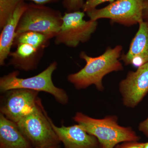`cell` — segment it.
Instances as JSON below:
<instances>
[{
	"label": "cell",
	"instance_id": "6da1fadb",
	"mask_svg": "<svg viewBox=\"0 0 148 148\" xmlns=\"http://www.w3.org/2000/svg\"><path fill=\"white\" fill-rule=\"evenodd\" d=\"M122 49L121 45L108 47L103 54L94 57L82 51L80 53V58L85 61V66L78 72L68 75L67 80L78 90L94 85L98 90L103 91V77L112 72L123 70L119 59Z\"/></svg>",
	"mask_w": 148,
	"mask_h": 148
},
{
	"label": "cell",
	"instance_id": "7a4b0ae2",
	"mask_svg": "<svg viewBox=\"0 0 148 148\" xmlns=\"http://www.w3.org/2000/svg\"><path fill=\"white\" fill-rule=\"evenodd\" d=\"M73 119L85 131L98 139L100 148H114L121 143L140 140V137L131 127H123L119 124L116 116H108L97 119L77 112Z\"/></svg>",
	"mask_w": 148,
	"mask_h": 148
},
{
	"label": "cell",
	"instance_id": "3957f363",
	"mask_svg": "<svg viewBox=\"0 0 148 148\" xmlns=\"http://www.w3.org/2000/svg\"><path fill=\"white\" fill-rule=\"evenodd\" d=\"M57 66V62L53 61L39 74L27 78L18 77V71L3 76L0 78V91L2 93L16 88L43 91L52 95L60 104L66 105L69 101L68 94L63 88L56 86L52 81V75Z\"/></svg>",
	"mask_w": 148,
	"mask_h": 148
},
{
	"label": "cell",
	"instance_id": "277c9868",
	"mask_svg": "<svg viewBox=\"0 0 148 148\" xmlns=\"http://www.w3.org/2000/svg\"><path fill=\"white\" fill-rule=\"evenodd\" d=\"M63 16L60 11L45 5L28 4L20 17L15 36L23 32H34L55 38L61 29Z\"/></svg>",
	"mask_w": 148,
	"mask_h": 148
},
{
	"label": "cell",
	"instance_id": "5b68a950",
	"mask_svg": "<svg viewBox=\"0 0 148 148\" xmlns=\"http://www.w3.org/2000/svg\"><path fill=\"white\" fill-rule=\"evenodd\" d=\"M41 102L31 113L16 123L18 129L33 148L59 145L60 141L51 126Z\"/></svg>",
	"mask_w": 148,
	"mask_h": 148
},
{
	"label": "cell",
	"instance_id": "8992f818",
	"mask_svg": "<svg viewBox=\"0 0 148 148\" xmlns=\"http://www.w3.org/2000/svg\"><path fill=\"white\" fill-rule=\"evenodd\" d=\"M84 16L85 12L80 10L65 12L61 29L54 38L55 45L75 48L88 41L96 31L98 22L91 19L86 21Z\"/></svg>",
	"mask_w": 148,
	"mask_h": 148
},
{
	"label": "cell",
	"instance_id": "52a82bcc",
	"mask_svg": "<svg viewBox=\"0 0 148 148\" xmlns=\"http://www.w3.org/2000/svg\"><path fill=\"white\" fill-rule=\"evenodd\" d=\"M144 1L117 0L103 8H95L86 13L91 20L108 18L111 23L130 27L144 21Z\"/></svg>",
	"mask_w": 148,
	"mask_h": 148
},
{
	"label": "cell",
	"instance_id": "ba28073f",
	"mask_svg": "<svg viewBox=\"0 0 148 148\" xmlns=\"http://www.w3.org/2000/svg\"><path fill=\"white\" fill-rule=\"evenodd\" d=\"M39 92L23 88L8 90L1 96L0 113L15 123L34 110L40 103Z\"/></svg>",
	"mask_w": 148,
	"mask_h": 148
},
{
	"label": "cell",
	"instance_id": "9c48e42d",
	"mask_svg": "<svg viewBox=\"0 0 148 148\" xmlns=\"http://www.w3.org/2000/svg\"><path fill=\"white\" fill-rule=\"evenodd\" d=\"M119 90L125 106L133 108L138 106L148 92V62L128 72L120 82Z\"/></svg>",
	"mask_w": 148,
	"mask_h": 148
},
{
	"label": "cell",
	"instance_id": "30bf717a",
	"mask_svg": "<svg viewBox=\"0 0 148 148\" xmlns=\"http://www.w3.org/2000/svg\"><path fill=\"white\" fill-rule=\"evenodd\" d=\"M51 126L64 148H100L99 141L78 124L70 126H56L50 119Z\"/></svg>",
	"mask_w": 148,
	"mask_h": 148
},
{
	"label": "cell",
	"instance_id": "8fae6325",
	"mask_svg": "<svg viewBox=\"0 0 148 148\" xmlns=\"http://www.w3.org/2000/svg\"><path fill=\"white\" fill-rule=\"evenodd\" d=\"M139 24V29L128 51L121 54L120 58L125 66L137 68L148 62V21H143Z\"/></svg>",
	"mask_w": 148,
	"mask_h": 148
},
{
	"label": "cell",
	"instance_id": "7c38bea8",
	"mask_svg": "<svg viewBox=\"0 0 148 148\" xmlns=\"http://www.w3.org/2000/svg\"><path fill=\"white\" fill-rule=\"evenodd\" d=\"M16 47V50L10 53V58L8 65L25 71L36 70L46 48H37L27 44H20Z\"/></svg>",
	"mask_w": 148,
	"mask_h": 148
},
{
	"label": "cell",
	"instance_id": "4fadbf2b",
	"mask_svg": "<svg viewBox=\"0 0 148 148\" xmlns=\"http://www.w3.org/2000/svg\"><path fill=\"white\" fill-rule=\"evenodd\" d=\"M27 5L24 1H22L1 29L0 35L1 66H5L6 60L9 56L11 49L13 45L18 22L21 15L27 8Z\"/></svg>",
	"mask_w": 148,
	"mask_h": 148
},
{
	"label": "cell",
	"instance_id": "5bb4252c",
	"mask_svg": "<svg viewBox=\"0 0 148 148\" xmlns=\"http://www.w3.org/2000/svg\"><path fill=\"white\" fill-rule=\"evenodd\" d=\"M17 124L0 113V148H33Z\"/></svg>",
	"mask_w": 148,
	"mask_h": 148
},
{
	"label": "cell",
	"instance_id": "9a60e30c",
	"mask_svg": "<svg viewBox=\"0 0 148 148\" xmlns=\"http://www.w3.org/2000/svg\"><path fill=\"white\" fill-rule=\"evenodd\" d=\"M52 38L50 36L38 32H23L15 36L13 46L16 47L20 44H27L37 48H46L48 46L49 40Z\"/></svg>",
	"mask_w": 148,
	"mask_h": 148
},
{
	"label": "cell",
	"instance_id": "2e32d148",
	"mask_svg": "<svg viewBox=\"0 0 148 148\" xmlns=\"http://www.w3.org/2000/svg\"><path fill=\"white\" fill-rule=\"evenodd\" d=\"M24 0H0V29L1 30L17 7Z\"/></svg>",
	"mask_w": 148,
	"mask_h": 148
},
{
	"label": "cell",
	"instance_id": "e0dca14e",
	"mask_svg": "<svg viewBox=\"0 0 148 148\" xmlns=\"http://www.w3.org/2000/svg\"><path fill=\"white\" fill-rule=\"evenodd\" d=\"M63 7L67 12L80 10L84 4V0H62Z\"/></svg>",
	"mask_w": 148,
	"mask_h": 148
},
{
	"label": "cell",
	"instance_id": "ac0fdd59",
	"mask_svg": "<svg viewBox=\"0 0 148 148\" xmlns=\"http://www.w3.org/2000/svg\"><path fill=\"white\" fill-rule=\"evenodd\" d=\"M117 0H86L83 7V11L86 12L88 11L96 8V7L103 3L109 2L112 3Z\"/></svg>",
	"mask_w": 148,
	"mask_h": 148
},
{
	"label": "cell",
	"instance_id": "d6986e66",
	"mask_svg": "<svg viewBox=\"0 0 148 148\" xmlns=\"http://www.w3.org/2000/svg\"><path fill=\"white\" fill-rule=\"evenodd\" d=\"M145 143H139L138 141L125 142L118 144L114 148H144Z\"/></svg>",
	"mask_w": 148,
	"mask_h": 148
},
{
	"label": "cell",
	"instance_id": "ffe728a7",
	"mask_svg": "<svg viewBox=\"0 0 148 148\" xmlns=\"http://www.w3.org/2000/svg\"><path fill=\"white\" fill-rule=\"evenodd\" d=\"M138 129L139 131L148 138V117L145 120L140 123L138 126Z\"/></svg>",
	"mask_w": 148,
	"mask_h": 148
},
{
	"label": "cell",
	"instance_id": "44dd1931",
	"mask_svg": "<svg viewBox=\"0 0 148 148\" xmlns=\"http://www.w3.org/2000/svg\"><path fill=\"white\" fill-rule=\"evenodd\" d=\"M24 1H31L36 4L45 5L47 4L53 3L58 2L61 0H24Z\"/></svg>",
	"mask_w": 148,
	"mask_h": 148
},
{
	"label": "cell",
	"instance_id": "7402d4cb",
	"mask_svg": "<svg viewBox=\"0 0 148 148\" xmlns=\"http://www.w3.org/2000/svg\"><path fill=\"white\" fill-rule=\"evenodd\" d=\"M143 18L144 21H148V0H144V1Z\"/></svg>",
	"mask_w": 148,
	"mask_h": 148
},
{
	"label": "cell",
	"instance_id": "603a6c76",
	"mask_svg": "<svg viewBox=\"0 0 148 148\" xmlns=\"http://www.w3.org/2000/svg\"><path fill=\"white\" fill-rule=\"evenodd\" d=\"M61 148L59 145H58L52 146V147H43V148Z\"/></svg>",
	"mask_w": 148,
	"mask_h": 148
},
{
	"label": "cell",
	"instance_id": "cb8c5ba5",
	"mask_svg": "<svg viewBox=\"0 0 148 148\" xmlns=\"http://www.w3.org/2000/svg\"><path fill=\"white\" fill-rule=\"evenodd\" d=\"M144 148H148V142L145 143V145Z\"/></svg>",
	"mask_w": 148,
	"mask_h": 148
}]
</instances>
